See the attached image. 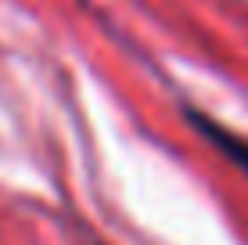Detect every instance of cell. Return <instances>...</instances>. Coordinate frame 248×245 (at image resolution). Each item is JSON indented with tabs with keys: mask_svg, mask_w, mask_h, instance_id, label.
Masks as SVG:
<instances>
[{
	"mask_svg": "<svg viewBox=\"0 0 248 245\" xmlns=\"http://www.w3.org/2000/svg\"><path fill=\"white\" fill-rule=\"evenodd\" d=\"M191 123H198L205 137H209V141H212V145H216L219 151H227V155L234 159V163L241 166L245 173H248V141L234 137V133H230V130H223V126H219L216 119H205V115H198V112L191 115Z\"/></svg>",
	"mask_w": 248,
	"mask_h": 245,
	"instance_id": "cell-1",
	"label": "cell"
}]
</instances>
